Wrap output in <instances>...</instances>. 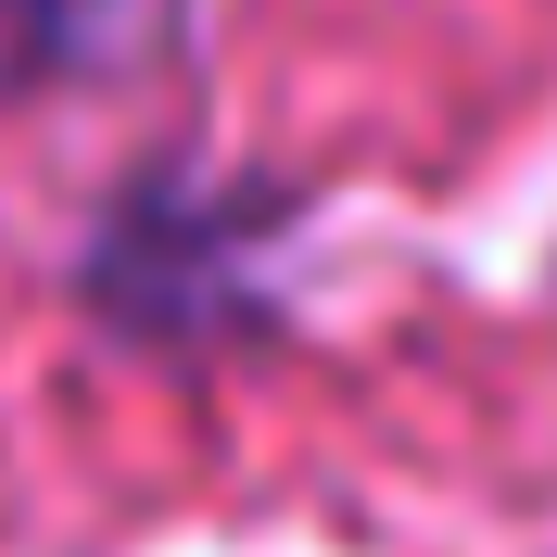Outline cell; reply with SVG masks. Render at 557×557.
I'll return each mask as SVG.
<instances>
[{
	"instance_id": "obj_1",
	"label": "cell",
	"mask_w": 557,
	"mask_h": 557,
	"mask_svg": "<svg viewBox=\"0 0 557 557\" xmlns=\"http://www.w3.org/2000/svg\"><path fill=\"white\" fill-rule=\"evenodd\" d=\"M51 38H64L51 0H0V89H26V76L51 64Z\"/></svg>"
}]
</instances>
